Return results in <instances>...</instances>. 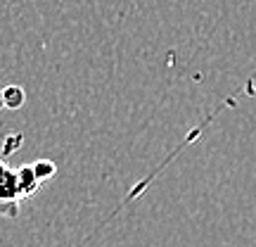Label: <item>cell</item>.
Wrapping results in <instances>:
<instances>
[{"instance_id":"cell-1","label":"cell","mask_w":256,"mask_h":247,"mask_svg":"<svg viewBox=\"0 0 256 247\" xmlns=\"http://www.w3.org/2000/svg\"><path fill=\"white\" fill-rule=\"evenodd\" d=\"M22 202L24 200H22V192H19L17 171L10 169L8 162L0 159V216L17 219Z\"/></svg>"},{"instance_id":"cell-2","label":"cell","mask_w":256,"mask_h":247,"mask_svg":"<svg viewBox=\"0 0 256 247\" xmlns=\"http://www.w3.org/2000/svg\"><path fill=\"white\" fill-rule=\"evenodd\" d=\"M17 183H19V192H22V200H26V197H34L38 190H40V181L36 178V174H34V169H31V164L28 166H22V169H17Z\"/></svg>"},{"instance_id":"cell-3","label":"cell","mask_w":256,"mask_h":247,"mask_svg":"<svg viewBox=\"0 0 256 247\" xmlns=\"http://www.w3.org/2000/svg\"><path fill=\"white\" fill-rule=\"evenodd\" d=\"M24 100H26V95H24V91H22L19 86L2 88V102H5L8 110H19V107L24 105Z\"/></svg>"},{"instance_id":"cell-4","label":"cell","mask_w":256,"mask_h":247,"mask_svg":"<svg viewBox=\"0 0 256 247\" xmlns=\"http://www.w3.org/2000/svg\"><path fill=\"white\" fill-rule=\"evenodd\" d=\"M31 169H34V174H36V178L40 181V183L50 181V178L57 174V166L52 164L50 159H38V162H34V164H31Z\"/></svg>"},{"instance_id":"cell-5","label":"cell","mask_w":256,"mask_h":247,"mask_svg":"<svg viewBox=\"0 0 256 247\" xmlns=\"http://www.w3.org/2000/svg\"><path fill=\"white\" fill-rule=\"evenodd\" d=\"M0 110H5V102H2V91H0Z\"/></svg>"},{"instance_id":"cell-6","label":"cell","mask_w":256,"mask_h":247,"mask_svg":"<svg viewBox=\"0 0 256 247\" xmlns=\"http://www.w3.org/2000/svg\"><path fill=\"white\" fill-rule=\"evenodd\" d=\"M254 242H256V233H254Z\"/></svg>"}]
</instances>
